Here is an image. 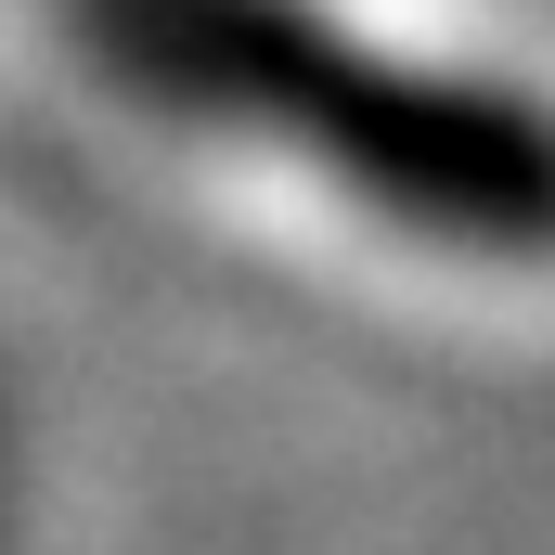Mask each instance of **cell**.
<instances>
[{"instance_id":"6da1fadb","label":"cell","mask_w":555,"mask_h":555,"mask_svg":"<svg viewBox=\"0 0 555 555\" xmlns=\"http://www.w3.org/2000/svg\"><path fill=\"white\" fill-rule=\"evenodd\" d=\"M52 26L142 117L272 142L401 246L491 272L555 259V104L530 78L375 52L323 0H52Z\"/></svg>"}]
</instances>
